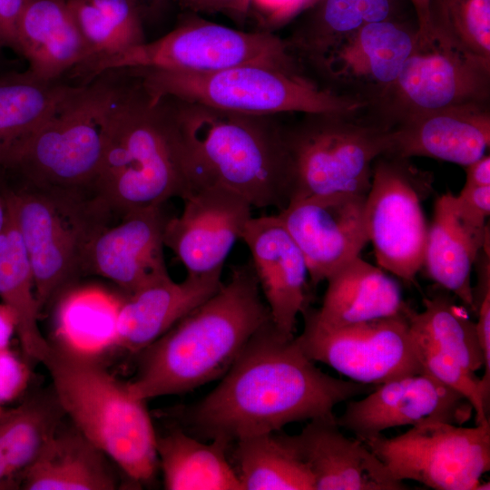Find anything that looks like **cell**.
<instances>
[{
  "label": "cell",
  "instance_id": "1",
  "mask_svg": "<svg viewBox=\"0 0 490 490\" xmlns=\"http://www.w3.org/2000/svg\"><path fill=\"white\" fill-rule=\"evenodd\" d=\"M376 386L321 371L271 320L249 340L218 386L184 412L198 438L234 441L288 424L335 417L333 409Z\"/></svg>",
  "mask_w": 490,
  "mask_h": 490
},
{
  "label": "cell",
  "instance_id": "2",
  "mask_svg": "<svg viewBox=\"0 0 490 490\" xmlns=\"http://www.w3.org/2000/svg\"><path fill=\"white\" fill-rule=\"evenodd\" d=\"M270 319L250 260L162 337L142 350L127 387L136 398L190 392L222 377Z\"/></svg>",
  "mask_w": 490,
  "mask_h": 490
},
{
  "label": "cell",
  "instance_id": "3",
  "mask_svg": "<svg viewBox=\"0 0 490 490\" xmlns=\"http://www.w3.org/2000/svg\"><path fill=\"white\" fill-rule=\"evenodd\" d=\"M132 72V71H131ZM121 83L108 118L93 196L113 217L163 206L191 190L181 137L166 97Z\"/></svg>",
  "mask_w": 490,
  "mask_h": 490
},
{
  "label": "cell",
  "instance_id": "4",
  "mask_svg": "<svg viewBox=\"0 0 490 490\" xmlns=\"http://www.w3.org/2000/svg\"><path fill=\"white\" fill-rule=\"evenodd\" d=\"M168 99L179 129L191 188L218 185L252 208L283 210L291 196L279 115H251Z\"/></svg>",
  "mask_w": 490,
  "mask_h": 490
},
{
  "label": "cell",
  "instance_id": "5",
  "mask_svg": "<svg viewBox=\"0 0 490 490\" xmlns=\"http://www.w3.org/2000/svg\"><path fill=\"white\" fill-rule=\"evenodd\" d=\"M43 364L63 413L132 481L148 483L156 472L157 436L145 407L127 384L94 357L50 342Z\"/></svg>",
  "mask_w": 490,
  "mask_h": 490
},
{
  "label": "cell",
  "instance_id": "6",
  "mask_svg": "<svg viewBox=\"0 0 490 490\" xmlns=\"http://www.w3.org/2000/svg\"><path fill=\"white\" fill-rule=\"evenodd\" d=\"M120 84L103 73L77 85L1 169L41 191L94 199L106 125Z\"/></svg>",
  "mask_w": 490,
  "mask_h": 490
},
{
  "label": "cell",
  "instance_id": "7",
  "mask_svg": "<svg viewBox=\"0 0 490 490\" xmlns=\"http://www.w3.org/2000/svg\"><path fill=\"white\" fill-rule=\"evenodd\" d=\"M154 97L251 114L358 113L365 101L320 86L299 68L249 64L211 73L130 69Z\"/></svg>",
  "mask_w": 490,
  "mask_h": 490
},
{
  "label": "cell",
  "instance_id": "8",
  "mask_svg": "<svg viewBox=\"0 0 490 490\" xmlns=\"http://www.w3.org/2000/svg\"><path fill=\"white\" fill-rule=\"evenodd\" d=\"M390 129L367 111L303 113L283 125L290 200L338 192L367 195L376 160L387 153Z\"/></svg>",
  "mask_w": 490,
  "mask_h": 490
},
{
  "label": "cell",
  "instance_id": "9",
  "mask_svg": "<svg viewBox=\"0 0 490 490\" xmlns=\"http://www.w3.org/2000/svg\"><path fill=\"white\" fill-rule=\"evenodd\" d=\"M4 189L42 310L65 288L84 277L88 245L113 217L92 198L56 195L24 184Z\"/></svg>",
  "mask_w": 490,
  "mask_h": 490
},
{
  "label": "cell",
  "instance_id": "10",
  "mask_svg": "<svg viewBox=\"0 0 490 490\" xmlns=\"http://www.w3.org/2000/svg\"><path fill=\"white\" fill-rule=\"evenodd\" d=\"M249 64L299 68L284 39L272 32H244L192 16L154 41L89 63L77 72L85 83L110 71L211 73Z\"/></svg>",
  "mask_w": 490,
  "mask_h": 490
},
{
  "label": "cell",
  "instance_id": "11",
  "mask_svg": "<svg viewBox=\"0 0 490 490\" xmlns=\"http://www.w3.org/2000/svg\"><path fill=\"white\" fill-rule=\"evenodd\" d=\"M394 479L436 490H475L490 469V422L464 427L444 422L413 426L391 438L362 439Z\"/></svg>",
  "mask_w": 490,
  "mask_h": 490
},
{
  "label": "cell",
  "instance_id": "12",
  "mask_svg": "<svg viewBox=\"0 0 490 490\" xmlns=\"http://www.w3.org/2000/svg\"><path fill=\"white\" fill-rule=\"evenodd\" d=\"M490 102V63L434 38L420 42L367 113L387 128L416 115Z\"/></svg>",
  "mask_w": 490,
  "mask_h": 490
},
{
  "label": "cell",
  "instance_id": "13",
  "mask_svg": "<svg viewBox=\"0 0 490 490\" xmlns=\"http://www.w3.org/2000/svg\"><path fill=\"white\" fill-rule=\"evenodd\" d=\"M410 308L395 316L358 325L331 328L306 307L303 330L295 340L314 362L334 368L349 380L377 386L423 372L410 328Z\"/></svg>",
  "mask_w": 490,
  "mask_h": 490
},
{
  "label": "cell",
  "instance_id": "14",
  "mask_svg": "<svg viewBox=\"0 0 490 490\" xmlns=\"http://www.w3.org/2000/svg\"><path fill=\"white\" fill-rule=\"evenodd\" d=\"M428 176L407 159L378 157L366 196L365 220L379 267L413 283L423 267L427 229L421 205Z\"/></svg>",
  "mask_w": 490,
  "mask_h": 490
},
{
  "label": "cell",
  "instance_id": "15",
  "mask_svg": "<svg viewBox=\"0 0 490 490\" xmlns=\"http://www.w3.org/2000/svg\"><path fill=\"white\" fill-rule=\"evenodd\" d=\"M420 43L417 23H371L342 37L300 65L303 73L336 93L375 103L395 82Z\"/></svg>",
  "mask_w": 490,
  "mask_h": 490
},
{
  "label": "cell",
  "instance_id": "16",
  "mask_svg": "<svg viewBox=\"0 0 490 490\" xmlns=\"http://www.w3.org/2000/svg\"><path fill=\"white\" fill-rule=\"evenodd\" d=\"M366 196L338 192L293 199L277 214L303 254L313 285L358 257L368 242Z\"/></svg>",
  "mask_w": 490,
  "mask_h": 490
},
{
  "label": "cell",
  "instance_id": "17",
  "mask_svg": "<svg viewBox=\"0 0 490 490\" xmlns=\"http://www.w3.org/2000/svg\"><path fill=\"white\" fill-rule=\"evenodd\" d=\"M474 414L466 397L423 371L387 380L362 399L349 401L336 422L362 440L401 426H462Z\"/></svg>",
  "mask_w": 490,
  "mask_h": 490
},
{
  "label": "cell",
  "instance_id": "18",
  "mask_svg": "<svg viewBox=\"0 0 490 490\" xmlns=\"http://www.w3.org/2000/svg\"><path fill=\"white\" fill-rule=\"evenodd\" d=\"M179 216L168 218L164 246L187 274L222 271L234 244L252 217V206L240 194L218 185H198L182 199Z\"/></svg>",
  "mask_w": 490,
  "mask_h": 490
},
{
  "label": "cell",
  "instance_id": "19",
  "mask_svg": "<svg viewBox=\"0 0 490 490\" xmlns=\"http://www.w3.org/2000/svg\"><path fill=\"white\" fill-rule=\"evenodd\" d=\"M162 206L131 211L103 226L88 245L83 271L114 283L129 294L169 275L164 258Z\"/></svg>",
  "mask_w": 490,
  "mask_h": 490
},
{
  "label": "cell",
  "instance_id": "20",
  "mask_svg": "<svg viewBox=\"0 0 490 490\" xmlns=\"http://www.w3.org/2000/svg\"><path fill=\"white\" fill-rule=\"evenodd\" d=\"M240 240L247 245L274 327L294 338L297 318L308 306L309 270L299 248L278 215L251 217Z\"/></svg>",
  "mask_w": 490,
  "mask_h": 490
},
{
  "label": "cell",
  "instance_id": "21",
  "mask_svg": "<svg viewBox=\"0 0 490 490\" xmlns=\"http://www.w3.org/2000/svg\"><path fill=\"white\" fill-rule=\"evenodd\" d=\"M287 439L309 469L315 490H401L407 486L360 439L345 436L336 416L318 418Z\"/></svg>",
  "mask_w": 490,
  "mask_h": 490
},
{
  "label": "cell",
  "instance_id": "22",
  "mask_svg": "<svg viewBox=\"0 0 490 490\" xmlns=\"http://www.w3.org/2000/svg\"><path fill=\"white\" fill-rule=\"evenodd\" d=\"M490 103H466L413 116L390 128L387 154L467 166L490 144Z\"/></svg>",
  "mask_w": 490,
  "mask_h": 490
},
{
  "label": "cell",
  "instance_id": "23",
  "mask_svg": "<svg viewBox=\"0 0 490 490\" xmlns=\"http://www.w3.org/2000/svg\"><path fill=\"white\" fill-rule=\"evenodd\" d=\"M221 272L187 274L180 282L166 275L125 294L118 312L115 346L139 354L213 295L222 284Z\"/></svg>",
  "mask_w": 490,
  "mask_h": 490
},
{
  "label": "cell",
  "instance_id": "24",
  "mask_svg": "<svg viewBox=\"0 0 490 490\" xmlns=\"http://www.w3.org/2000/svg\"><path fill=\"white\" fill-rule=\"evenodd\" d=\"M486 221L472 217L456 195L440 196L427 229L424 261L428 276L475 311L472 268L485 246Z\"/></svg>",
  "mask_w": 490,
  "mask_h": 490
},
{
  "label": "cell",
  "instance_id": "25",
  "mask_svg": "<svg viewBox=\"0 0 490 490\" xmlns=\"http://www.w3.org/2000/svg\"><path fill=\"white\" fill-rule=\"evenodd\" d=\"M16 43L28 70L44 80H59L90 59L66 0H25L17 22Z\"/></svg>",
  "mask_w": 490,
  "mask_h": 490
},
{
  "label": "cell",
  "instance_id": "26",
  "mask_svg": "<svg viewBox=\"0 0 490 490\" xmlns=\"http://www.w3.org/2000/svg\"><path fill=\"white\" fill-rule=\"evenodd\" d=\"M317 318L331 328H343L395 316L405 311L400 285L380 267L358 257L328 279Z\"/></svg>",
  "mask_w": 490,
  "mask_h": 490
},
{
  "label": "cell",
  "instance_id": "27",
  "mask_svg": "<svg viewBox=\"0 0 490 490\" xmlns=\"http://www.w3.org/2000/svg\"><path fill=\"white\" fill-rule=\"evenodd\" d=\"M106 457L76 428L56 430L23 473L20 487L26 490L115 489L117 480Z\"/></svg>",
  "mask_w": 490,
  "mask_h": 490
},
{
  "label": "cell",
  "instance_id": "28",
  "mask_svg": "<svg viewBox=\"0 0 490 490\" xmlns=\"http://www.w3.org/2000/svg\"><path fill=\"white\" fill-rule=\"evenodd\" d=\"M77 85L28 69L0 75V168L56 113Z\"/></svg>",
  "mask_w": 490,
  "mask_h": 490
},
{
  "label": "cell",
  "instance_id": "29",
  "mask_svg": "<svg viewBox=\"0 0 490 490\" xmlns=\"http://www.w3.org/2000/svg\"><path fill=\"white\" fill-rule=\"evenodd\" d=\"M402 0H318L309 7L287 49L300 67L342 37L362 26L402 19Z\"/></svg>",
  "mask_w": 490,
  "mask_h": 490
},
{
  "label": "cell",
  "instance_id": "30",
  "mask_svg": "<svg viewBox=\"0 0 490 490\" xmlns=\"http://www.w3.org/2000/svg\"><path fill=\"white\" fill-rule=\"evenodd\" d=\"M203 443L181 429L157 436V456L168 490H241L227 452L230 443Z\"/></svg>",
  "mask_w": 490,
  "mask_h": 490
},
{
  "label": "cell",
  "instance_id": "31",
  "mask_svg": "<svg viewBox=\"0 0 490 490\" xmlns=\"http://www.w3.org/2000/svg\"><path fill=\"white\" fill-rule=\"evenodd\" d=\"M55 314L56 343L94 357L115 346L122 298L97 285H75L60 294Z\"/></svg>",
  "mask_w": 490,
  "mask_h": 490
},
{
  "label": "cell",
  "instance_id": "32",
  "mask_svg": "<svg viewBox=\"0 0 490 490\" xmlns=\"http://www.w3.org/2000/svg\"><path fill=\"white\" fill-rule=\"evenodd\" d=\"M0 301L14 314L15 334L24 355L43 363L51 343L39 328L41 309L34 281L23 240L10 211L0 234Z\"/></svg>",
  "mask_w": 490,
  "mask_h": 490
},
{
  "label": "cell",
  "instance_id": "33",
  "mask_svg": "<svg viewBox=\"0 0 490 490\" xmlns=\"http://www.w3.org/2000/svg\"><path fill=\"white\" fill-rule=\"evenodd\" d=\"M233 443L232 466L241 490H315L312 474L286 434L276 431Z\"/></svg>",
  "mask_w": 490,
  "mask_h": 490
},
{
  "label": "cell",
  "instance_id": "34",
  "mask_svg": "<svg viewBox=\"0 0 490 490\" xmlns=\"http://www.w3.org/2000/svg\"><path fill=\"white\" fill-rule=\"evenodd\" d=\"M62 412L55 397H32L0 414V481L20 487L23 473L57 430Z\"/></svg>",
  "mask_w": 490,
  "mask_h": 490
},
{
  "label": "cell",
  "instance_id": "35",
  "mask_svg": "<svg viewBox=\"0 0 490 490\" xmlns=\"http://www.w3.org/2000/svg\"><path fill=\"white\" fill-rule=\"evenodd\" d=\"M66 2L90 52V59L83 65L146 41L137 0Z\"/></svg>",
  "mask_w": 490,
  "mask_h": 490
},
{
  "label": "cell",
  "instance_id": "36",
  "mask_svg": "<svg viewBox=\"0 0 490 490\" xmlns=\"http://www.w3.org/2000/svg\"><path fill=\"white\" fill-rule=\"evenodd\" d=\"M411 329L426 338L444 355L475 373L484 367V355L475 322L457 306L447 292L424 299V310L408 313Z\"/></svg>",
  "mask_w": 490,
  "mask_h": 490
},
{
  "label": "cell",
  "instance_id": "37",
  "mask_svg": "<svg viewBox=\"0 0 490 490\" xmlns=\"http://www.w3.org/2000/svg\"><path fill=\"white\" fill-rule=\"evenodd\" d=\"M431 38L490 63V0H430Z\"/></svg>",
  "mask_w": 490,
  "mask_h": 490
},
{
  "label": "cell",
  "instance_id": "38",
  "mask_svg": "<svg viewBox=\"0 0 490 490\" xmlns=\"http://www.w3.org/2000/svg\"><path fill=\"white\" fill-rule=\"evenodd\" d=\"M29 380V369L9 348L0 349V405L19 397Z\"/></svg>",
  "mask_w": 490,
  "mask_h": 490
},
{
  "label": "cell",
  "instance_id": "39",
  "mask_svg": "<svg viewBox=\"0 0 490 490\" xmlns=\"http://www.w3.org/2000/svg\"><path fill=\"white\" fill-rule=\"evenodd\" d=\"M310 6V0H250L264 31L271 32Z\"/></svg>",
  "mask_w": 490,
  "mask_h": 490
},
{
  "label": "cell",
  "instance_id": "40",
  "mask_svg": "<svg viewBox=\"0 0 490 490\" xmlns=\"http://www.w3.org/2000/svg\"><path fill=\"white\" fill-rule=\"evenodd\" d=\"M183 9L193 14H221L236 23L245 22L250 10V0H176Z\"/></svg>",
  "mask_w": 490,
  "mask_h": 490
},
{
  "label": "cell",
  "instance_id": "41",
  "mask_svg": "<svg viewBox=\"0 0 490 490\" xmlns=\"http://www.w3.org/2000/svg\"><path fill=\"white\" fill-rule=\"evenodd\" d=\"M456 198L459 205L472 217L486 221L490 213V185L464 186Z\"/></svg>",
  "mask_w": 490,
  "mask_h": 490
},
{
  "label": "cell",
  "instance_id": "42",
  "mask_svg": "<svg viewBox=\"0 0 490 490\" xmlns=\"http://www.w3.org/2000/svg\"><path fill=\"white\" fill-rule=\"evenodd\" d=\"M25 0H0V39L17 53L16 27Z\"/></svg>",
  "mask_w": 490,
  "mask_h": 490
},
{
  "label": "cell",
  "instance_id": "43",
  "mask_svg": "<svg viewBox=\"0 0 490 490\" xmlns=\"http://www.w3.org/2000/svg\"><path fill=\"white\" fill-rule=\"evenodd\" d=\"M466 176L464 186L477 187L490 185V156L485 154L466 166Z\"/></svg>",
  "mask_w": 490,
  "mask_h": 490
},
{
  "label": "cell",
  "instance_id": "44",
  "mask_svg": "<svg viewBox=\"0 0 490 490\" xmlns=\"http://www.w3.org/2000/svg\"><path fill=\"white\" fill-rule=\"evenodd\" d=\"M413 6L418 26L420 41L426 42L431 38L429 25V2L430 0H408Z\"/></svg>",
  "mask_w": 490,
  "mask_h": 490
},
{
  "label": "cell",
  "instance_id": "45",
  "mask_svg": "<svg viewBox=\"0 0 490 490\" xmlns=\"http://www.w3.org/2000/svg\"><path fill=\"white\" fill-rule=\"evenodd\" d=\"M15 333V319L13 312L0 301V349L9 348Z\"/></svg>",
  "mask_w": 490,
  "mask_h": 490
},
{
  "label": "cell",
  "instance_id": "46",
  "mask_svg": "<svg viewBox=\"0 0 490 490\" xmlns=\"http://www.w3.org/2000/svg\"><path fill=\"white\" fill-rule=\"evenodd\" d=\"M8 204L4 186L0 182V234L3 231L8 219Z\"/></svg>",
  "mask_w": 490,
  "mask_h": 490
},
{
  "label": "cell",
  "instance_id": "47",
  "mask_svg": "<svg viewBox=\"0 0 490 490\" xmlns=\"http://www.w3.org/2000/svg\"><path fill=\"white\" fill-rule=\"evenodd\" d=\"M3 47H5L4 43L2 42V40L0 39V52L2 50Z\"/></svg>",
  "mask_w": 490,
  "mask_h": 490
},
{
  "label": "cell",
  "instance_id": "48",
  "mask_svg": "<svg viewBox=\"0 0 490 490\" xmlns=\"http://www.w3.org/2000/svg\"><path fill=\"white\" fill-rule=\"evenodd\" d=\"M318 0H310V6L313 5L316 2H318ZM309 6V7H310Z\"/></svg>",
  "mask_w": 490,
  "mask_h": 490
},
{
  "label": "cell",
  "instance_id": "49",
  "mask_svg": "<svg viewBox=\"0 0 490 490\" xmlns=\"http://www.w3.org/2000/svg\"><path fill=\"white\" fill-rule=\"evenodd\" d=\"M5 409L2 408V406L0 405V414L4 411Z\"/></svg>",
  "mask_w": 490,
  "mask_h": 490
}]
</instances>
